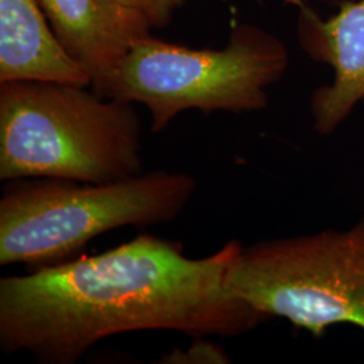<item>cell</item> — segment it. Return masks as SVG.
Here are the masks:
<instances>
[{
    "label": "cell",
    "instance_id": "cell-1",
    "mask_svg": "<svg viewBox=\"0 0 364 364\" xmlns=\"http://www.w3.org/2000/svg\"><path fill=\"white\" fill-rule=\"evenodd\" d=\"M243 245L193 259L144 234L92 257L0 279V348L75 364L103 338L136 331L237 338L267 321L225 287Z\"/></svg>",
    "mask_w": 364,
    "mask_h": 364
},
{
    "label": "cell",
    "instance_id": "cell-2",
    "mask_svg": "<svg viewBox=\"0 0 364 364\" xmlns=\"http://www.w3.org/2000/svg\"><path fill=\"white\" fill-rule=\"evenodd\" d=\"M60 82L0 84V180L122 181L144 173L134 103Z\"/></svg>",
    "mask_w": 364,
    "mask_h": 364
},
{
    "label": "cell",
    "instance_id": "cell-3",
    "mask_svg": "<svg viewBox=\"0 0 364 364\" xmlns=\"http://www.w3.org/2000/svg\"><path fill=\"white\" fill-rule=\"evenodd\" d=\"M188 173L154 170L109 183L22 178L0 198V264L70 259L99 235L176 220L196 192Z\"/></svg>",
    "mask_w": 364,
    "mask_h": 364
},
{
    "label": "cell",
    "instance_id": "cell-4",
    "mask_svg": "<svg viewBox=\"0 0 364 364\" xmlns=\"http://www.w3.org/2000/svg\"><path fill=\"white\" fill-rule=\"evenodd\" d=\"M287 68L285 43L254 25L235 27L223 49H192L150 36L124 57L105 97L144 105L151 131L161 132L189 109H264L269 88Z\"/></svg>",
    "mask_w": 364,
    "mask_h": 364
},
{
    "label": "cell",
    "instance_id": "cell-5",
    "mask_svg": "<svg viewBox=\"0 0 364 364\" xmlns=\"http://www.w3.org/2000/svg\"><path fill=\"white\" fill-rule=\"evenodd\" d=\"M225 287L266 320L285 318L313 338L340 324L364 331V216L346 230L243 246Z\"/></svg>",
    "mask_w": 364,
    "mask_h": 364
},
{
    "label": "cell",
    "instance_id": "cell-6",
    "mask_svg": "<svg viewBox=\"0 0 364 364\" xmlns=\"http://www.w3.org/2000/svg\"><path fill=\"white\" fill-rule=\"evenodd\" d=\"M297 37L304 52L333 69L331 84L317 88L311 99L314 130L332 135L364 100V0L338 4L323 19L308 3H299Z\"/></svg>",
    "mask_w": 364,
    "mask_h": 364
},
{
    "label": "cell",
    "instance_id": "cell-7",
    "mask_svg": "<svg viewBox=\"0 0 364 364\" xmlns=\"http://www.w3.org/2000/svg\"><path fill=\"white\" fill-rule=\"evenodd\" d=\"M66 52L91 76L92 91L105 97L117 68L151 23L115 0H38Z\"/></svg>",
    "mask_w": 364,
    "mask_h": 364
},
{
    "label": "cell",
    "instance_id": "cell-8",
    "mask_svg": "<svg viewBox=\"0 0 364 364\" xmlns=\"http://www.w3.org/2000/svg\"><path fill=\"white\" fill-rule=\"evenodd\" d=\"M18 81L91 88L90 73L66 52L38 0H0V84Z\"/></svg>",
    "mask_w": 364,
    "mask_h": 364
},
{
    "label": "cell",
    "instance_id": "cell-9",
    "mask_svg": "<svg viewBox=\"0 0 364 364\" xmlns=\"http://www.w3.org/2000/svg\"><path fill=\"white\" fill-rule=\"evenodd\" d=\"M162 360L165 363H230V358L219 346L196 338L195 344L189 351H174Z\"/></svg>",
    "mask_w": 364,
    "mask_h": 364
},
{
    "label": "cell",
    "instance_id": "cell-10",
    "mask_svg": "<svg viewBox=\"0 0 364 364\" xmlns=\"http://www.w3.org/2000/svg\"><path fill=\"white\" fill-rule=\"evenodd\" d=\"M119 4L144 15L153 27L168 26L177 9L173 0H115Z\"/></svg>",
    "mask_w": 364,
    "mask_h": 364
},
{
    "label": "cell",
    "instance_id": "cell-11",
    "mask_svg": "<svg viewBox=\"0 0 364 364\" xmlns=\"http://www.w3.org/2000/svg\"><path fill=\"white\" fill-rule=\"evenodd\" d=\"M287 4H291V6H297L299 3H308V1H312V0H284ZM320 1H328V3H335V4H340L343 1H347V0H320Z\"/></svg>",
    "mask_w": 364,
    "mask_h": 364
},
{
    "label": "cell",
    "instance_id": "cell-12",
    "mask_svg": "<svg viewBox=\"0 0 364 364\" xmlns=\"http://www.w3.org/2000/svg\"><path fill=\"white\" fill-rule=\"evenodd\" d=\"M174 1V4H176V7L178 9V7H181V6H183L186 1H189V0H173Z\"/></svg>",
    "mask_w": 364,
    "mask_h": 364
}]
</instances>
